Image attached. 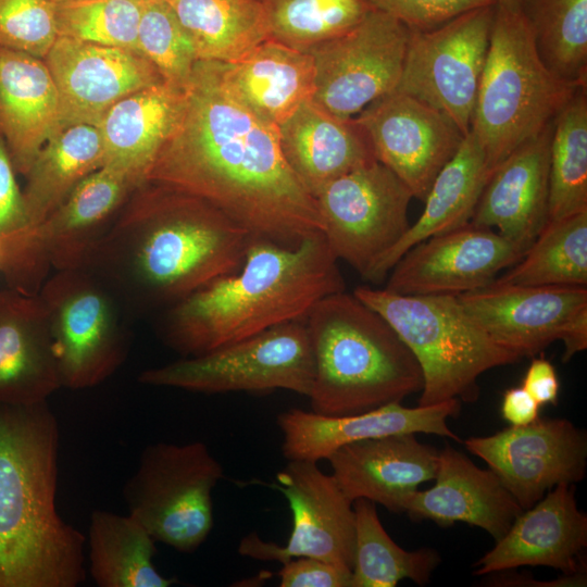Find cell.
I'll use <instances>...</instances> for the list:
<instances>
[{
  "mask_svg": "<svg viewBox=\"0 0 587 587\" xmlns=\"http://www.w3.org/2000/svg\"><path fill=\"white\" fill-rule=\"evenodd\" d=\"M215 64L226 92L257 117L276 127L302 103L312 100L315 88L312 54L273 38L235 61Z\"/></svg>",
  "mask_w": 587,
  "mask_h": 587,
  "instance_id": "4316f807",
  "label": "cell"
},
{
  "mask_svg": "<svg viewBox=\"0 0 587 587\" xmlns=\"http://www.w3.org/2000/svg\"><path fill=\"white\" fill-rule=\"evenodd\" d=\"M61 388L39 297L0 289V404L48 401Z\"/></svg>",
  "mask_w": 587,
  "mask_h": 587,
  "instance_id": "83f0119b",
  "label": "cell"
},
{
  "mask_svg": "<svg viewBox=\"0 0 587 587\" xmlns=\"http://www.w3.org/2000/svg\"><path fill=\"white\" fill-rule=\"evenodd\" d=\"M223 475V466L204 442L160 441L141 452L123 498L128 513L157 542L190 553L213 528L212 490Z\"/></svg>",
  "mask_w": 587,
  "mask_h": 587,
  "instance_id": "ba28073f",
  "label": "cell"
},
{
  "mask_svg": "<svg viewBox=\"0 0 587 587\" xmlns=\"http://www.w3.org/2000/svg\"><path fill=\"white\" fill-rule=\"evenodd\" d=\"M43 61L59 95L54 134L78 124L97 126L118 100L164 80L157 67L135 50L60 36Z\"/></svg>",
  "mask_w": 587,
  "mask_h": 587,
  "instance_id": "d6986e66",
  "label": "cell"
},
{
  "mask_svg": "<svg viewBox=\"0 0 587 587\" xmlns=\"http://www.w3.org/2000/svg\"><path fill=\"white\" fill-rule=\"evenodd\" d=\"M280 587H351L352 571L310 557L292 558L277 572Z\"/></svg>",
  "mask_w": 587,
  "mask_h": 587,
  "instance_id": "ee69618b",
  "label": "cell"
},
{
  "mask_svg": "<svg viewBox=\"0 0 587 587\" xmlns=\"http://www.w3.org/2000/svg\"><path fill=\"white\" fill-rule=\"evenodd\" d=\"M522 387L538 402L542 404H557L560 383L552 363L545 358H533Z\"/></svg>",
  "mask_w": 587,
  "mask_h": 587,
  "instance_id": "bcb514c9",
  "label": "cell"
},
{
  "mask_svg": "<svg viewBox=\"0 0 587 587\" xmlns=\"http://www.w3.org/2000/svg\"><path fill=\"white\" fill-rule=\"evenodd\" d=\"M579 87L546 66L520 8L495 4L470 128L491 171L550 124Z\"/></svg>",
  "mask_w": 587,
  "mask_h": 587,
  "instance_id": "8992f818",
  "label": "cell"
},
{
  "mask_svg": "<svg viewBox=\"0 0 587 587\" xmlns=\"http://www.w3.org/2000/svg\"><path fill=\"white\" fill-rule=\"evenodd\" d=\"M561 341L564 345L562 362L587 348V310L580 312L565 330Z\"/></svg>",
  "mask_w": 587,
  "mask_h": 587,
  "instance_id": "c3c4849f",
  "label": "cell"
},
{
  "mask_svg": "<svg viewBox=\"0 0 587 587\" xmlns=\"http://www.w3.org/2000/svg\"><path fill=\"white\" fill-rule=\"evenodd\" d=\"M498 283L587 286V210L548 221L522 258Z\"/></svg>",
  "mask_w": 587,
  "mask_h": 587,
  "instance_id": "d590c367",
  "label": "cell"
},
{
  "mask_svg": "<svg viewBox=\"0 0 587 587\" xmlns=\"http://www.w3.org/2000/svg\"><path fill=\"white\" fill-rule=\"evenodd\" d=\"M8 146L0 134V235H9L29 226L23 191L15 179Z\"/></svg>",
  "mask_w": 587,
  "mask_h": 587,
  "instance_id": "f6af8a7d",
  "label": "cell"
},
{
  "mask_svg": "<svg viewBox=\"0 0 587 587\" xmlns=\"http://www.w3.org/2000/svg\"><path fill=\"white\" fill-rule=\"evenodd\" d=\"M410 29L373 9L353 28L310 52L315 67L312 101L328 113L351 118L397 89Z\"/></svg>",
  "mask_w": 587,
  "mask_h": 587,
  "instance_id": "5bb4252c",
  "label": "cell"
},
{
  "mask_svg": "<svg viewBox=\"0 0 587 587\" xmlns=\"http://www.w3.org/2000/svg\"><path fill=\"white\" fill-rule=\"evenodd\" d=\"M522 1L523 0H495V3L503 7L520 8Z\"/></svg>",
  "mask_w": 587,
  "mask_h": 587,
  "instance_id": "681fc988",
  "label": "cell"
},
{
  "mask_svg": "<svg viewBox=\"0 0 587 587\" xmlns=\"http://www.w3.org/2000/svg\"><path fill=\"white\" fill-rule=\"evenodd\" d=\"M354 118L375 159L422 201L464 138L444 113L398 90L376 99Z\"/></svg>",
  "mask_w": 587,
  "mask_h": 587,
  "instance_id": "e0dca14e",
  "label": "cell"
},
{
  "mask_svg": "<svg viewBox=\"0 0 587 587\" xmlns=\"http://www.w3.org/2000/svg\"><path fill=\"white\" fill-rule=\"evenodd\" d=\"M185 98V88L163 80L114 103L97 125L103 166L124 174L136 186L146 183L160 150L180 121Z\"/></svg>",
  "mask_w": 587,
  "mask_h": 587,
  "instance_id": "484cf974",
  "label": "cell"
},
{
  "mask_svg": "<svg viewBox=\"0 0 587 587\" xmlns=\"http://www.w3.org/2000/svg\"><path fill=\"white\" fill-rule=\"evenodd\" d=\"M587 210V86L552 121L548 221Z\"/></svg>",
  "mask_w": 587,
  "mask_h": 587,
  "instance_id": "8d00e7d4",
  "label": "cell"
},
{
  "mask_svg": "<svg viewBox=\"0 0 587 587\" xmlns=\"http://www.w3.org/2000/svg\"><path fill=\"white\" fill-rule=\"evenodd\" d=\"M59 449L48 401L0 404V587L86 580V536L57 509Z\"/></svg>",
  "mask_w": 587,
  "mask_h": 587,
  "instance_id": "3957f363",
  "label": "cell"
},
{
  "mask_svg": "<svg viewBox=\"0 0 587 587\" xmlns=\"http://www.w3.org/2000/svg\"><path fill=\"white\" fill-rule=\"evenodd\" d=\"M58 38L49 0H0V47L43 59Z\"/></svg>",
  "mask_w": 587,
  "mask_h": 587,
  "instance_id": "b9f144b4",
  "label": "cell"
},
{
  "mask_svg": "<svg viewBox=\"0 0 587 587\" xmlns=\"http://www.w3.org/2000/svg\"><path fill=\"white\" fill-rule=\"evenodd\" d=\"M434 479L432 488L416 489L405 498L403 513L412 520L440 526L466 523L497 541L524 511L490 469H479L450 445L438 451Z\"/></svg>",
  "mask_w": 587,
  "mask_h": 587,
  "instance_id": "603a6c76",
  "label": "cell"
},
{
  "mask_svg": "<svg viewBox=\"0 0 587 587\" xmlns=\"http://www.w3.org/2000/svg\"><path fill=\"white\" fill-rule=\"evenodd\" d=\"M373 9L401 22L411 30H428L470 10L496 4L495 0H366Z\"/></svg>",
  "mask_w": 587,
  "mask_h": 587,
  "instance_id": "7bdbcfd3",
  "label": "cell"
},
{
  "mask_svg": "<svg viewBox=\"0 0 587 587\" xmlns=\"http://www.w3.org/2000/svg\"><path fill=\"white\" fill-rule=\"evenodd\" d=\"M136 187L107 166L85 177L50 215L16 233L7 286L36 296L51 271L84 268Z\"/></svg>",
  "mask_w": 587,
  "mask_h": 587,
  "instance_id": "8fae6325",
  "label": "cell"
},
{
  "mask_svg": "<svg viewBox=\"0 0 587 587\" xmlns=\"http://www.w3.org/2000/svg\"><path fill=\"white\" fill-rule=\"evenodd\" d=\"M313 375L304 321H295L202 354L145 370L138 382L201 394L284 389L308 397Z\"/></svg>",
  "mask_w": 587,
  "mask_h": 587,
  "instance_id": "30bf717a",
  "label": "cell"
},
{
  "mask_svg": "<svg viewBox=\"0 0 587 587\" xmlns=\"http://www.w3.org/2000/svg\"><path fill=\"white\" fill-rule=\"evenodd\" d=\"M180 121L146 182L200 198L254 239L295 246L322 234L316 200L286 163L277 127L235 101L198 60Z\"/></svg>",
  "mask_w": 587,
  "mask_h": 587,
  "instance_id": "6da1fadb",
  "label": "cell"
},
{
  "mask_svg": "<svg viewBox=\"0 0 587 587\" xmlns=\"http://www.w3.org/2000/svg\"><path fill=\"white\" fill-rule=\"evenodd\" d=\"M495 4L428 30H411L396 90L449 117L465 136L489 48Z\"/></svg>",
  "mask_w": 587,
  "mask_h": 587,
  "instance_id": "7c38bea8",
  "label": "cell"
},
{
  "mask_svg": "<svg viewBox=\"0 0 587 587\" xmlns=\"http://www.w3.org/2000/svg\"><path fill=\"white\" fill-rule=\"evenodd\" d=\"M303 321L314 362L311 411L358 414L422 390V371L410 349L353 294L321 299Z\"/></svg>",
  "mask_w": 587,
  "mask_h": 587,
  "instance_id": "5b68a950",
  "label": "cell"
},
{
  "mask_svg": "<svg viewBox=\"0 0 587 587\" xmlns=\"http://www.w3.org/2000/svg\"><path fill=\"white\" fill-rule=\"evenodd\" d=\"M275 488L287 499L292 528L284 546L264 541L255 533L243 537L238 552L248 558L280 563L299 557L323 560L352 571L355 516L333 475L317 462L292 460L276 474Z\"/></svg>",
  "mask_w": 587,
  "mask_h": 587,
  "instance_id": "9a60e30c",
  "label": "cell"
},
{
  "mask_svg": "<svg viewBox=\"0 0 587 587\" xmlns=\"http://www.w3.org/2000/svg\"><path fill=\"white\" fill-rule=\"evenodd\" d=\"M198 60L230 62L270 38L261 0H168Z\"/></svg>",
  "mask_w": 587,
  "mask_h": 587,
  "instance_id": "836d02e7",
  "label": "cell"
},
{
  "mask_svg": "<svg viewBox=\"0 0 587 587\" xmlns=\"http://www.w3.org/2000/svg\"><path fill=\"white\" fill-rule=\"evenodd\" d=\"M526 249L472 222L411 247L389 271L385 289L405 296H460L494 283Z\"/></svg>",
  "mask_w": 587,
  "mask_h": 587,
  "instance_id": "ac0fdd59",
  "label": "cell"
},
{
  "mask_svg": "<svg viewBox=\"0 0 587 587\" xmlns=\"http://www.w3.org/2000/svg\"><path fill=\"white\" fill-rule=\"evenodd\" d=\"M412 199L402 180L378 161L333 179L315 197L330 251L365 278L409 228Z\"/></svg>",
  "mask_w": 587,
  "mask_h": 587,
  "instance_id": "4fadbf2b",
  "label": "cell"
},
{
  "mask_svg": "<svg viewBox=\"0 0 587 587\" xmlns=\"http://www.w3.org/2000/svg\"><path fill=\"white\" fill-rule=\"evenodd\" d=\"M277 130L286 163L314 198L333 179L377 161L354 117H337L312 100L302 103Z\"/></svg>",
  "mask_w": 587,
  "mask_h": 587,
  "instance_id": "f1b7e54d",
  "label": "cell"
},
{
  "mask_svg": "<svg viewBox=\"0 0 587 587\" xmlns=\"http://www.w3.org/2000/svg\"><path fill=\"white\" fill-rule=\"evenodd\" d=\"M270 38L310 51L357 26L373 8L366 0H261Z\"/></svg>",
  "mask_w": 587,
  "mask_h": 587,
  "instance_id": "f35d334b",
  "label": "cell"
},
{
  "mask_svg": "<svg viewBox=\"0 0 587 587\" xmlns=\"http://www.w3.org/2000/svg\"><path fill=\"white\" fill-rule=\"evenodd\" d=\"M492 171L485 151L470 130L458 151L435 177L425 207L401 239L371 268L364 279L379 282L414 245L471 222Z\"/></svg>",
  "mask_w": 587,
  "mask_h": 587,
  "instance_id": "4dcf8cb0",
  "label": "cell"
},
{
  "mask_svg": "<svg viewBox=\"0 0 587 587\" xmlns=\"http://www.w3.org/2000/svg\"><path fill=\"white\" fill-rule=\"evenodd\" d=\"M346 290L323 234L284 246L253 239L240 267L166 309L162 340L183 357L209 352L272 327L303 321Z\"/></svg>",
  "mask_w": 587,
  "mask_h": 587,
  "instance_id": "277c9868",
  "label": "cell"
},
{
  "mask_svg": "<svg viewBox=\"0 0 587 587\" xmlns=\"http://www.w3.org/2000/svg\"><path fill=\"white\" fill-rule=\"evenodd\" d=\"M520 9L546 66L587 86V0H523Z\"/></svg>",
  "mask_w": 587,
  "mask_h": 587,
  "instance_id": "74e56055",
  "label": "cell"
},
{
  "mask_svg": "<svg viewBox=\"0 0 587 587\" xmlns=\"http://www.w3.org/2000/svg\"><path fill=\"white\" fill-rule=\"evenodd\" d=\"M417 434H395L347 444L326 460L344 495L352 502L367 499L403 513L405 498L435 478L438 451Z\"/></svg>",
  "mask_w": 587,
  "mask_h": 587,
  "instance_id": "cb8c5ba5",
  "label": "cell"
},
{
  "mask_svg": "<svg viewBox=\"0 0 587 587\" xmlns=\"http://www.w3.org/2000/svg\"><path fill=\"white\" fill-rule=\"evenodd\" d=\"M136 191L84 267L125 311L166 310L240 267L254 238L218 209L148 182Z\"/></svg>",
  "mask_w": 587,
  "mask_h": 587,
  "instance_id": "7a4b0ae2",
  "label": "cell"
},
{
  "mask_svg": "<svg viewBox=\"0 0 587 587\" xmlns=\"http://www.w3.org/2000/svg\"><path fill=\"white\" fill-rule=\"evenodd\" d=\"M145 2L146 0H80L58 4V36L137 51L138 26Z\"/></svg>",
  "mask_w": 587,
  "mask_h": 587,
  "instance_id": "ab89813d",
  "label": "cell"
},
{
  "mask_svg": "<svg viewBox=\"0 0 587 587\" xmlns=\"http://www.w3.org/2000/svg\"><path fill=\"white\" fill-rule=\"evenodd\" d=\"M166 1H168V0H166Z\"/></svg>",
  "mask_w": 587,
  "mask_h": 587,
  "instance_id": "816d5d0a",
  "label": "cell"
},
{
  "mask_svg": "<svg viewBox=\"0 0 587 587\" xmlns=\"http://www.w3.org/2000/svg\"><path fill=\"white\" fill-rule=\"evenodd\" d=\"M49 1L52 2L54 5H58V4H64V3H70V2H76L80 0H49Z\"/></svg>",
  "mask_w": 587,
  "mask_h": 587,
  "instance_id": "f907efd6",
  "label": "cell"
},
{
  "mask_svg": "<svg viewBox=\"0 0 587 587\" xmlns=\"http://www.w3.org/2000/svg\"><path fill=\"white\" fill-rule=\"evenodd\" d=\"M37 296L46 311L61 387H96L123 365L130 347L125 309L92 272L57 271Z\"/></svg>",
  "mask_w": 587,
  "mask_h": 587,
  "instance_id": "9c48e42d",
  "label": "cell"
},
{
  "mask_svg": "<svg viewBox=\"0 0 587 587\" xmlns=\"http://www.w3.org/2000/svg\"><path fill=\"white\" fill-rule=\"evenodd\" d=\"M155 542L129 513L93 510L86 536L87 571L98 587L172 586L177 580L154 565Z\"/></svg>",
  "mask_w": 587,
  "mask_h": 587,
  "instance_id": "1f68e13d",
  "label": "cell"
},
{
  "mask_svg": "<svg viewBox=\"0 0 587 587\" xmlns=\"http://www.w3.org/2000/svg\"><path fill=\"white\" fill-rule=\"evenodd\" d=\"M58 118L59 95L43 59L0 47V134L17 173L28 172Z\"/></svg>",
  "mask_w": 587,
  "mask_h": 587,
  "instance_id": "f546056e",
  "label": "cell"
},
{
  "mask_svg": "<svg viewBox=\"0 0 587 587\" xmlns=\"http://www.w3.org/2000/svg\"><path fill=\"white\" fill-rule=\"evenodd\" d=\"M470 316L520 359L561 340L587 310V286H525L494 282L458 296Z\"/></svg>",
  "mask_w": 587,
  "mask_h": 587,
  "instance_id": "ffe728a7",
  "label": "cell"
},
{
  "mask_svg": "<svg viewBox=\"0 0 587 587\" xmlns=\"http://www.w3.org/2000/svg\"><path fill=\"white\" fill-rule=\"evenodd\" d=\"M466 449L486 462L523 510L560 484L585 477L587 440L566 419H537L490 436L471 437Z\"/></svg>",
  "mask_w": 587,
  "mask_h": 587,
  "instance_id": "2e32d148",
  "label": "cell"
},
{
  "mask_svg": "<svg viewBox=\"0 0 587 587\" xmlns=\"http://www.w3.org/2000/svg\"><path fill=\"white\" fill-rule=\"evenodd\" d=\"M352 294L392 327L416 359L423 375L417 405L473 402L484 372L520 360L470 316L458 296H405L369 286Z\"/></svg>",
  "mask_w": 587,
  "mask_h": 587,
  "instance_id": "52a82bcc",
  "label": "cell"
},
{
  "mask_svg": "<svg viewBox=\"0 0 587 587\" xmlns=\"http://www.w3.org/2000/svg\"><path fill=\"white\" fill-rule=\"evenodd\" d=\"M137 51L159 71L164 82L185 88L198 61L195 45L166 0H146Z\"/></svg>",
  "mask_w": 587,
  "mask_h": 587,
  "instance_id": "60d3db41",
  "label": "cell"
},
{
  "mask_svg": "<svg viewBox=\"0 0 587 587\" xmlns=\"http://www.w3.org/2000/svg\"><path fill=\"white\" fill-rule=\"evenodd\" d=\"M575 488L557 485L524 510L508 532L475 564V575L520 566H548L564 575L583 573L587 516L577 508Z\"/></svg>",
  "mask_w": 587,
  "mask_h": 587,
  "instance_id": "7402d4cb",
  "label": "cell"
},
{
  "mask_svg": "<svg viewBox=\"0 0 587 587\" xmlns=\"http://www.w3.org/2000/svg\"><path fill=\"white\" fill-rule=\"evenodd\" d=\"M552 122L492 171L471 222L527 249L548 222Z\"/></svg>",
  "mask_w": 587,
  "mask_h": 587,
  "instance_id": "d4e9b609",
  "label": "cell"
},
{
  "mask_svg": "<svg viewBox=\"0 0 587 587\" xmlns=\"http://www.w3.org/2000/svg\"><path fill=\"white\" fill-rule=\"evenodd\" d=\"M459 412L458 399L416 408L392 402L342 416L290 409L277 416V425L283 435V454L288 461L319 462L347 444L395 434L424 433L460 441L447 423Z\"/></svg>",
  "mask_w": 587,
  "mask_h": 587,
  "instance_id": "44dd1931",
  "label": "cell"
},
{
  "mask_svg": "<svg viewBox=\"0 0 587 587\" xmlns=\"http://www.w3.org/2000/svg\"><path fill=\"white\" fill-rule=\"evenodd\" d=\"M352 505L355 544L351 587H395L405 578L426 585L440 563L438 552L432 548L404 550L385 530L374 502L361 498Z\"/></svg>",
  "mask_w": 587,
  "mask_h": 587,
  "instance_id": "e575fe53",
  "label": "cell"
},
{
  "mask_svg": "<svg viewBox=\"0 0 587 587\" xmlns=\"http://www.w3.org/2000/svg\"><path fill=\"white\" fill-rule=\"evenodd\" d=\"M102 166L97 126L73 125L51 136L25 174L23 198L29 226L50 215L85 177Z\"/></svg>",
  "mask_w": 587,
  "mask_h": 587,
  "instance_id": "d6a6232c",
  "label": "cell"
},
{
  "mask_svg": "<svg viewBox=\"0 0 587 587\" xmlns=\"http://www.w3.org/2000/svg\"><path fill=\"white\" fill-rule=\"evenodd\" d=\"M540 405L521 386L504 391L501 415L511 426H525L538 419Z\"/></svg>",
  "mask_w": 587,
  "mask_h": 587,
  "instance_id": "7dc6e473",
  "label": "cell"
}]
</instances>
